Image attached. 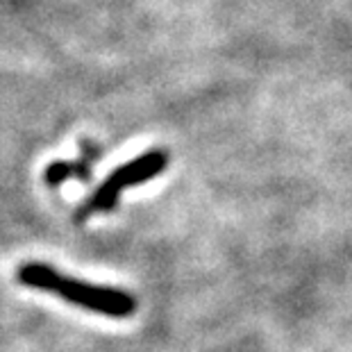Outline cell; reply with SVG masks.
<instances>
[{
	"mask_svg": "<svg viewBox=\"0 0 352 352\" xmlns=\"http://www.w3.org/2000/svg\"><path fill=\"white\" fill-rule=\"evenodd\" d=\"M166 166H168V153L162 151V148H155V151H148L144 155L134 157V160H130L127 164H123V166L114 168L111 175L89 196V200H85L80 205L78 221H87L89 216H94V214L111 212V209L118 205V200H121L125 189L146 184L148 179L157 177Z\"/></svg>",
	"mask_w": 352,
	"mask_h": 352,
	"instance_id": "obj_2",
	"label": "cell"
},
{
	"mask_svg": "<svg viewBox=\"0 0 352 352\" xmlns=\"http://www.w3.org/2000/svg\"><path fill=\"white\" fill-rule=\"evenodd\" d=\"M80 160L76 162H52L50 166L43 170V179L50 186H59L69 179H78V182H89L91 179V166L98 160L100 148L91 144V141H82L80 146Z\"/></svg>",
	"mask_w": 352,
	"mask_h": 352,
	"instance_id": "obj_3",
	"label": "cell"
},
{
	"mask_svg": "<svg viewBox=\"0 0 352 352\" xmlns=\"http://www.w3.org/2000/svg\"><path fill=\"white\" fill-rule=\"evenodd\" d=\"M19 282L30 289H39L64 298L66 302L82 307L87 311L102 314L109 318H127L137 311V300L127 291L96 287L91 282H82L76 277L62 275L48 264L41 261H30L19 268Z\"/></svg>",
	"mask_w": 352,
	"mask_h": 352,
	"instance_id": "obj_1",
	"label": "cell"
}]
</instances>
